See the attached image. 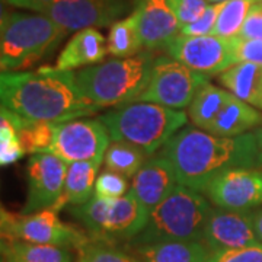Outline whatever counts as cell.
<instances>
[{
	"mask_svg": "<svg viewBox=\"0 0 262 262\" xmlns=\"http://www.w3.org/2000/svg\"><path fill=\"white\" fill-rule=\"evenodd\" d=\"M128 192V181L127 178L113 170L105 169L96 178L95 184V195L99 198L115 200L121 198Z\"/></svg>",
	"mask_w": 262,
	"mask_h": 262,
	"instance_id": "4dcf8cb0",
	"label": "cell"
},
{
	"mask_svg": "<svg viewBox=\"0 0 262 262\" xmlns=\"http://www.w3.org/2000/svg\"><path fill=\"white\" fill-rule=\"evenodd\" d=\"M72 213L94 236V241L101 242L131 241L147 223L131 188L125 195L115 200L94 195L82 206H73Z\"/></svg>",
	"mask_w": 262,
	"mask_h": 262,
	"instance_id": "52a82bcc",
	"label": "cell"
},
{
	"mask_svg": "<svg viewBox=\"0 0 262 262\" xmlns=\"http://www.w3.org/2000/svg\"><path fill=\"white\" fill-rule=\"evenodd\" d=\"M204 194L219 208L249 211L262 204V170L252 168L226 170L210 181Z\"/></svg>",
	"mask_w": 262,
	"mask_h": 262,
	"instance_id": "5bb4252c",
	"label": "cell"
},
{
	"mask_svg": "<svg viewBox=\"0 0 262 262\" xmlns=\"http://www.w3.org/2000/svg\"><path fill=\"white\" fill-rule=\"evenodd\" d=\"M255 211H233L215 207L207 220L203 244L211 255L229 249L259 245L255 232Z\"/></svg>",
	"mask_w": 262,
	"mask_h": 262,
	"instance_id": "9a60e30c",
	"label": "cell"
},
{
	"mask_svg": "<svg viewBox=\"0 0 262 262\" xmlns=\"http://www.w3.org/2000/svg\"><path fill=\"white\" fill-rule=\"evenodd\" d=\"M208 262H262V244L215 252Z\"/></svg>",
	"mask_w": 262,
	"mask_h": 262,
	"instance_id": "e575fe53",
	"label": "cell"
},
{
	"mask_svg": "<svg viewBox=\"0 0 262 262\" xmlns=\"http://www.w3.org/2000/svg\"><path fill=\"white\" fill-rule=\"evenodd\" d=\"M147 155L137 146L127 141H113L105 153L103 163L108 170L121 173L125 178H134L146 163Z\"/></svg>",
	"mask_w": 262,
	"mask_h": 262,
	"instance_id": "4316f807",
	"label": "cell"
},
{
	"mask_svg": "<svg viewBox=\"0 0 262 262\" xmlns=\"http://www.w3.org/2000/svg\"><path fill=\"white\" fill-rule=\"evenodd\" d=\"M111 137L101 120H73L58 125L50 153L69 163H102Z\"/></svg>",
	"mask_w": 262,
	"mask_h": 262,
	"instance_id": "8fae6325",
	"label": "cell"
},
{
	"mask_svg": "<svg viewBox=\"0 0 262 262\" xmlns=\"http://www.w3.org/2000/svg\"><path fill=\"white\" fill-rule=\"evenodd\" d=\"M230 96L232 94L227 89L217 88L210 82L203 84L188 106V115L192 124L200 130H206L207 125L223 110Z\"/></svg>",
	"mask_w": 262,
	"mask_h": 262,
	"instance_id": "cb8c5ba5",
	"label": "cell"
},
{
	"mask_svg": "<svg viewBox=\"0 0 262 262\" xmlns=\"http://www.w3.org/2000/svg\"><path fill=\"white\" fill-rule=\"evenodd\" d=\"M12 6L16 8H24V9H29L37 12L39 8H42L44 5L50 3L51 0H6Z\"/></svg>",
	"mask_w": 262,
	"mask_h": 262,
	"instance_id": "8d00e7d4",
	"label": "cell"
},
{
	"mask_svg": "<svg viewBox=\"0 0 262 262\" xmlns=\"http://www.w3.org/2000/svg\"><path fill=\"white\" fill-rule=\"evenodd\" d=\"M253 136L256 140V162H255V169L262 170V125L253 130Z\"/></svg>",
	"mask_w": 262,
	"mask_h": 262,
	"instance_id": "74e56055",
	"label": "cell"
},
{
	"mask_svg": "<svg viewBox=\"0 0 262 262\" xmlns=\"http://www.w3.org/2000/svg\"><path fill=\"white\" fill-rule=\"evenodd\" d=\"M2 239L24 241L29 244L53 245L60 248L82 249L89 237L73 226L60 220L58 211L47 208L32 214H15L2 210Z\"/></svg>",
	"mask_w": 262,
	"mask_h": 262,
	"instance_id": "ba28073f",
	"label": "cell"
},
{
	"mask_svg": "<svg viewBox=\"0 0 262 262\" xmlns=\"http://www.w3.org/2000/svg\"><path fill=\"white\" fill-rule=\"evenodd\" d=\"M223 3H211L207 6V9L204 10V13L196 19L195 22L189 24L187 27L181 28L182 35H189V37H201V35H213L217 24L219 15L223 9Z\"/></svg>",
	"mask_w": 262,
	"mask_h": 262,
	"instance_id": "1f68e13d",
	"label": "cell"
},
{
	"mask_svg": "<svg viewBox=\"0 0 262 262\" xmlns=\"http://www.w3.org/2000/svg\"><path fill=\"white\" fill-rule=\"evenodd\" d=\"M108 53V42L96 28H88L76 32L66 44L56 60L57 69L72 72L75 69L96 66Z\"/></svg>",
	"mask_w": 262,
	"mask_h": 262,
	"instance_id": "ac0fdd59",
	"label": "cell"
},
{
	"mask_svg": "<svg viewBox=\"0 0 262 262\" xmlns=\"http://www.w3.org/2000/svg\"><path fill=\"white\" fill-rule=\"evenodd\" d=\"M141 262H208L211 252L196 241L162 242L134 246Z\"/></svg>",
	"mask_w": 262,
	"mask_h": 262,
	"instance_id": "44dd1931",
	"label": "cell"
},
{
	"mask_svg": "<svg viewBox=\"0 0 262 262\" xmlns=\"http://www.w3.org/2000/svg\"><path fill=\"white\" fill-rule=\"evenodd\" d=\"M3 110L8 113L10 120L16 125L19 139H20V143H22V147L25 150V153H29V155L50 153L60 124L27 121V120L20 118L16 114L10 113L9 110H6V108H3Z\"/></svg>",
	"mask_w": 262,
	"mask_h": 262,
	"instance_id": "d4e9b609",
	"label": "cell"
},
{
	"mask_svg": "<svg viewBox=\"0 0 262 262\" xmlns=\"http://www.w3.org/2000/svg\"><path fill=\"white\" fill-rule=\"evenodd\" d=\"M178 185L175 170L163 156L153 158L133 178L131 189L137 198L144 217L149 220L151 211L166 200Z\"/></svg>",
	"mask_w": 262,
	"mask_h": 262,
	"instance_id": "2e32d148",
	"label": "cell"
},
{
	"mask_svg": "<svg viewBox=\"0 0 262 262\" xmlns=\"http://www.w3.org/2000/svg\"><path fill=\"white\" fill-rule=\"evenodd\" d=\"M207 2H211V3H223V2H227V0H207Z\"/></svg>",
	"mask_w": 262,
	"mask_h": 262,
	"instance_id": "ab89813d",
	"label": "cell"
},
{
	"mask_svg": "<svg viewBox=\"0 0 262 262\" xmlns=\"http://www.w3.org/2000/svg\"><path fill=\"white\" fill-rule=\"evenodd\" d=\"M259 125H262V114L259 110L232 94L223 110L204 131L219 137H237L251 133V130L258 128Z\"/></svg>",
	"mask_w": 262,
	"mask_h": 262,
	"instance_id": "d6986e66",
	"label": "cell"
},
{
	"mask_svg": "<svg viewBox=\"0 0 262 262\" xmlns=\"http://www.w3.org/2000/svg\"><path fill=\"white\" fill-rule=\"evenodd\" d=\"M237 37L248 38V39H262V0H259L253 6Z\"/></svg>",
	"mask_w": 262,
	"mask_h": 262,
	"instance_id": "d590c367",
	"label": "cell"
},
{
	"mask_svg": "<svg viewBox=\"0 0 262 262\" xmlns=\"http://www.w3.org/2000/svg\"><path fill=\"white\" fill-rule=\"evenodd\" d=\"M143 47L147 51L165 48L179 35L181 25L169 0H136Z\"/></svg>",
	"mask_w": 262,
	"mask_h": 262,
	"instance_id": "e0dca14e",
	"label": "cell"
},
{
	"mask_svg": "<svg viewBox=\"0 0 262 262\" xmlns=\"http://www.w3.org/2000/svg\"><path fill=\"white\" fill-rule=\"evenodd\" d=\"M2 106L31 122H64L99 111L82 94L76 73L57 67L35 72H2Z\"/></svg>",
	"mask_w": 262,
	"mask_h": 262,
	"instance_id": "6da1fadb",
	"label": "cell"
},
{
	"mask_svg": "<svg viewBox=\"0 0 262 262\" xmlns=\"http://www.w3.org/2000/svg\"><path fill=\"white\" fill-rule=\"evenodd\" d=\"M127 9L125 0H51L37 13L54 20L66 34H76L88 28L114 25Z\"/></svg>",
	"mask_w": 262,
	"mask_h": 262,
	"instance_id": "30bf717a",
	"label": "cell"
},
{
	"mask_svg": "<svg viewBox=\"0 0 262 262\" xmlns=\"http://www.w3.org/2000/svg\"><path fill=\"white\" fill-rule=\"evenodd\" d=\"M66 35L46 15L5 12L0 22L2 72H18L35 63L53 51Z\"/></svg>",
	"mask_w": 262,
	"mask_h": 262,
	"instance_id": "8992f818",
	"label": "cell"
},
{
	"mask_svg": "<svg viewBox=\"0 0 262 262\" xmlns=\"http://www.w3.org/2000/svg\"><path fill=\"white\" fill-rule=\"evenodd\" d=\"M234 64L239 63H253L262 64V39H248V38H232Z\"/></svg>",
	"mask_w": 262,
	"mask_h": 262,
	"instance_id": "d6a6232c",
	"label": "cell"
},
{
	"mask_svg": "<svg viewBox=\"0 0 262 262\" xmlns=\"http://www.w3.org/2000/svg\"><path fill=\"white\" fill-rule=\"evenodd\" d=\"M2 262H73L67 248L2 239Z\"/></svg>",
	"mask_w": 262,
	"mask_h": 262,
	"instance_id": "603a6c76",
	"label": "cell"
},
{
	"mask_svg": "<svg viewBox=\"0 0 262 262\" xmlns=\"http://www.w3.org/2000/svg\"><path fill=\"white\" fill-rule=\"evenodd\" d=\"M211 210L213 207L201 192L178 184L172 194L151 211L143 230L131 239V245L181 241L203 242Z\"/></svg>",
	"mask_w": 262,
	"mask_h": 262,
	"instance_id": "5b68a950",
	"label": "cell"
},
{
	"mask_svg": "<svg viewBox=\"0 0 262 262\" xmlns=\"http://www.w3.org/2000/svg\"><path fill=\"white\" fill-rule=\"evenodd\" d=\"M67 163L53 153L32 155L27 166L28 192L22 214L54 208L64 191Z\"/></svg>",
	"mask_w": 262,
	"mask_h": 262,
	"instance_id": "4fadbf2b",
	"label": "cell"
},
{
	"mask_svg": "<svg viewBox=\"0 0 262 262\" xmlns=\"http://www.w3.org/2000/svg\"><path fill=\"white\" fill-rule=\"evenodd\" d=\"M0 114V163L2 166H8L18 162L25 155V150L19 139L18 128L8 113L2 108Z\"/></svg>",
	"mask_w": 262,
	"mask_h": 262,
	"instance_id": "f1b7e54d",
	"label": "cell"
},
{
	"mask_svg": "<svg viewBox=\"0 0 262 262\" xmlns=\"http://www.w3.org/2000/svg\"><path fill=\"white\" fill-rule=\"evenodd\" d=\"M106 42H108V53L117 58L133 57L141 53L143 39H141L137 13L133 12L127 18L120 19L114 25H111Z\"/></svg>",
	"mask_w": 262,
	"mask_h": 262,
	"instance_id": "484cf974",
	"label": "cell"
},
{
	"mask_svg": "<svg viewBox=\"0 0 262 262\" xmlns=\"http://www.w3.org/2000/svg\"><path fill=\"white\" fill-rule=\"evenodd\" d=\"M175 170L178 184L204 192L211 179L226 170L255 169L253 131L237 137H219L196 127H185L159 153Z\"/></svg>",
	"mask_w": 262,
	"mask_h": 262,
	"instance_id": "7a4b0ae2",
	"label": "cell"
},
{
	"mask_svg": "<svg viewBox=\"0 0 262 262\" xmlns=\"http://www.w3.org/2000/svg\"><path fill=\"white\" fill-rule=\"evenodd\" d=\"M99 120L111 141H127L151 156L185 127L188 115L158 103L131 102L103 114Z\"/></svg>",
	"mask_w": 262,
	"mask_h": 262,
	"instance_id": "277c9868",
	"label": "cell"
},
{
	"mask_svg": "<svg viewBox=\"0 0 262 262\" xmlns=\"http://www.w3.org/2000/svg\"><path fill=\"white\" fill-rule=\"evenodd\" d=\"M208 80L203 75L170 57H158L151 66L147 88L136 102H150L173 110L189 106L198 89Z\"/></svg>",
	"mask_w": 262,
	"mask_h": 262,
	"instance_id": "9c48e42d",
	"label": "cell"
},
{
	"mask_svg": "<svg viewBox=\"0 0 262 262\" xmlns=\"http://www.w3.org/2000/svg\"><path fill=\"white\" fill-rule=\"evenodd\" d=\"M155 57L141 51L125 58H114L76 73V82L88 101L99 110L136 102L147 88Z\"/></svg>",
	"mask_w": 262,
	"mask_h": 262,
	"instance_id": "3957f363",
	"label": "cell"
},
{
	"mask_svg": "<svg viewBox=\"0 0 262 262\" xmlns=\"http://www.w3.org/2000/svg\"><path fill=\"white\" fill-rule=\"evenodd\" d=\"M259 0H227L219 15L213 35L223 38L237 37L245 20Z\"/></svg>",
	"mask_w": 262,
	"mask_h": 262,
	"instance_id": "83f0119b",
	"label": "cell"
},
{
	"mask_svg": "<svg viewBox=\"0 0 262 262\" xmlns=\"http://www.w3.org/2000/svg\"><path fill=\"white\" fill-rule=\"evenodd\" d=\"M219 82L230 94L262 111V64H234L219 76Z\"/></svg>",
	"mask_w": 262,
	"mask_h": 262,
	"instance_id": "ffe728a7",
	"label": "cell"
},
{
	"mask_svg": "<svg viewBox=\"0 0 262 262\" xmlns=\"http://www.w3.org/2000/svg\"><path fill=\"white\" fill-rule=\"evenodd\" d=\"M255 232H256V236L259 239V242L262 244V210L261 211H255Z\"/></svg>",
	"mask_w": 262,
	"mask_h": 262,
	"instance_id": "f35d334b",
	"label": "cell"
},
{
	"mask_svg": "<svg viewBox=\"0 0 262 262\" xmlns=\"http://www.w3.org/2000/svg\"><path fill=\"white\" fill-rule=\"evenodd\" d=\"M99 163L75 162L67 165L64 191L54 210L60 211L66 206H82L95 195V184Z\"/></svg>",
	"mask_w": 262,
	"mask_h": 262,
	"instance_id": "7402d4cb",
	"label": "cell"
},
{
	"mask_svg": "<svg viewBox=\"0 0 262 262\" xmlns=\"http://www.w3.org/2000/svg\"><path fill=\"white\" fill-rule=\"evenodd\" d=\"M77 262H141L137 256H131L127 252L115 248L110 242L94 241L88 242L79 249Z\"/></svg>",
	"mask_w": 262,
	"mask_h": 262,
	"instance_id": "f546056e",
	"label": "cell"
},
{
	"mask_svg": "<svg viewBox=\"0 0 262 262\" xmlns=\"http://www.w3.org/2000/svg\"><path fill=\"white\" fill-rule=\"evenodd\" d=\"M163 50L170 58L208 77L222 75L234 66L232 38L219 35L189 37L179 34Z\"/></svg>",
	"mask_w": 262,
	"mask_h": 262,
	"instance_id": "7c38bea8",
	"label": "cell"
},
{
	"mask_svg": "<svg viewBox=\"0 0 262 262\" xmlns=\"http://www.w3.org/2000/svg\"><path fill=\"white\" fill-rule=\"evenodd\" d=\"M181 28L195 22L208 6L207 0H169Z\"/></svg>",
	"mask_w": 262,
	"mask_h": 262,
	"instance_id": "836d02e7",
	"label": "cell"
}]
</instances>
